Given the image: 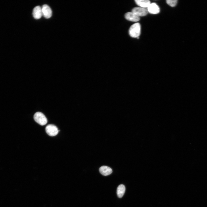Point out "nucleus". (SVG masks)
Here are the masks:
<instances>
[{"label":"nucleus","instance_id":"f257e3e1","mask_svg":"<svg viewBox=\"0 0 207 207\" xmlns=\"http://www.w3.org/2000/svg\"><path fill=\"white\" fill-rule=\"evenodd\" d=\"M141 32V26L139 23L134 24L131 26L129 30L130 36L133 38H137L139 36Z\"/></svg>","mask_w":207,"mask_h":207},{"label":"nucleus","instance_id":"f03ea898","mask_svg":"<svg viewBox=\"0 0 207 207\" xmlns=\"http://www.w3.org/2000/svg\"><path fill=\"white\" fill-rule=\"evenodd\" d=\"M34 120L38 124L43 126L47 124V120L45 115L42 113L37 112L34 115Z\"/></svg>","mask_w":207,"mask_h":207},{"label":"nucleus","instance_id":"7ed1b4c3","mask_svg":"<svg viewBox=\"0 0 207 207\" xmlns=\"http://www.w3.org/2000/svg\"><path fill=\"white\" fill-rule=\"evenodd\" d=\"M45 130L47 134L51 136L56 135L59 132L57 127L52 124L47 125L45 128Z\"/></svg>","mask_w":207,"mask_h":207},{"label":"nucleus","instance_id":"20e7f679","mask_svg":"<svg viewBox=\"0 0 207 207\" xmlns=\"http://www.w3.org/2000/svg\"><path fill=\"white\" fill-rule=\"evenodd\" d=\"M132 12L139 17L145 16L148 13L147 9L146 8L140 7L134 8L132 9Z\"/></svg>","mask_w":207,"mask_h":207},{"label":"nucleus","instance_id":"39448f33","mask_svg":"<svg viewBox=\"0 0 207 207\" xmlns=\"http://www.w3.org/2000/svg\"><path fill=\"white\" fill-rule=\"evenodd\" d=\"M43 16L46 18H50L52 16V11L50 7L47 4L43 5L41 7Z\"/></svg>","mask_w":207,"mask_h":207},{"label":"nucleus","instance_id":"423d86ee","mask_svg":"<svg viewBox=\"0 0 207 207\" xmlns=\"http://www.w3.org/2000/svg\"><path fill=\"white\" fill-rule=\"evenodd\" d=\"M147 9L148 12L153 14H158L160 11L159 6L155 3H150Z\"/></svg>","mask_w":207,"mask_h":207},{"label":"nucleus","instance_id":"0eeeda50","mask_svg":"<svg viewBox=\"0 0 207 207\" xmlns=\"http://www.w3.org/2000/svg\"><path fill=\"white\" fill-rule=\"evenodd\" d=\"M32 15L35 19L40 18L43 16L41 7L39 6L35 7L33 10Z\"/></svg>","mask_w":207,"mask_h":207},{"label":"nucleus","instance_id":"6e6552de","mask_svg":"<svg viewBox=\"0 0 207 207\" xmlns=\"http://www.w3.org/2000/svg\"><path fill=\"white\" fill-rule=\"evenodd\" d=\"M124 17L127 20L132 22H136L140 20L139 17L132 12L126 13L125 14Z\"/></svg>","mask_w":207,"mask_h":207},{"label":"nucleus","instance_id":"1a4fd4ad","mask_svg":"<svg viewBox=\"0 0 207 207\" xmlns=\"http://www.w3.org/2000/svg\"><path fill=\"white\" fill-rule=\"evenodd\" d=\"M99 171L100 173L104 176H107L110 174L112 172V169L110 167L103 166L99 168Z\"/></svg>","mask_w":207,"mask_h":207},{"label":"nucleus","instance_id":"9d476101","mask_svg":"<svg viewBox=\"0 0 207 207\" xmlns=\"http://www.w3.org/2000/svg\"><path fill=\"white\" fill-rule=\"evenodd\" d=\"M135 1L138 5L144 8H147L151 3L148 0H135Z\"/></svg>","mask_w":207,"mask_h":207},{"label":"nucleus","instance_id":"9b49d317","mask_svg":"<svg viewBox=\"0 0 207 207\" xmlns=\"http://www.w3.org/2000/svg\"><path fill=\"white\" fill-rule=\"evenodd\" d=\"M125 191V187L123 184L119 185L117 189V194L119 198H122L124 195Z\"/></svg>","mask_w":207,"mask_h":207},{"label":"nucleus","instance_id":"f8f14e48","mask_svg":"<svg viewBox=\"0 0 207 207\" xmlns=\"http://www.w3.org/2000/svg\"><path fill=\"white\" fill-rule=\"evenodd\" d=\"M177 0H167L166 1L167 3L172 7L175 6L177 4Z\"/></svg>","mask_w":207,"mask_h":207}]
</instances>
